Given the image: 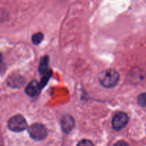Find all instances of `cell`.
Instances as JSON below:
<instances>
[{"instance_id":"obj_1","label":"cell","mask_w":146,"mask_h":146,"mask_svg":"<svg viewBox=\"0 0 146 146\" xmlns=\"http://www.w3.org/2000/svg\"><path fill=\"white\" fill-rule=\"evenodd\" d=\"M119 74L113 68H107L101 71L98 80L102 86L106 88H112L118 84L119 81Z\"/></svg>"},{"instance_id":"obj_13","label":"cell","mask_w":146,"mask_h":146,"mask_svg":"<svg viewBox=\"0 0 146 146\" xmlns=\"http://www.w3.org/2000/svg\"><path fill=\"white\" fill-rule=\"evenodd\" d=\"M113 146H129V145H128L125 141H118L116 143L114 144Z\"/></svg>"},{"instance_id":"obj_11","label":"cell","mask_w":146,"mask_h":146,"mask_svg":"<svg viewBox=\"0 0 146 146\" xmlns=\"http://www.w3.org/2000/svg\"><path fill=\"white\" fill-rule=\"evenodd\" d=\"M138 106L142 108H146V93H142L137 98Z\"/></svg>"},{"instance_id":"obj_6","label":"cell","mask_w":146,"mask_h":146,"mask_svg":"<svg viewBox=\"0 0 146 146\" xmlns=\"http://www.w3.org/2000/svg\"><path fill=\"white\" fill-rule=\"evenodd\" d=\"M41 89L42 88H41V85H40V83L38 82L36 80H33L27 86L25 89V93L29 96L34 98V97L38 96Z\"/></svg>"},{"instance_id":"obj_3","label":"cell","mask_w":146,"mask_h":146,"mask_svg":"<svg viewBox=\"0 0 146 146\" xmlns=\"http://www.w3.org/2000/svg\"><path fill=\"white\" fill-rule=\"evenodd\" d=\"M28 133L31 138L36 141H41L47 137V130L43 124L35 123L28 128Z\"/></svg>"},{"instance_id":"obj_4","label":"cell","mask_w":146,"mask_h":146,"mask_svg":"<svg viewBox=\"0 0 146 146\" xmlns=\"http://www.w3.org/2000/svg\"><path fill=\"white\" fill-rule=\"evenodd\" d=\"M129 118L128 115L124 112H119L115 114L112 119V127L115 131H121L126 126Z\"/></svg>"},{"instance_id":"obj_9","label":"cell","mask_w":146,"mask_h":146,"mask_svg":"<svg viewBox=\"0 0 146 146\" xmlns=\"http://www.w3.org/2000/svg\"><path fill=\"white\" fill-rule=\"evenodd\" d=\"M44 34H43V33H36V34H34V35L32 36V37H31V41H32V43L34 45L37 46L42 42L43 39H44Z\"/></svg>"},{"instance_id":"obj_10","label":"cell","mask_w":146,"mask_h":146,"mask_svg":"<svg viewBox=\"0 0 146 146\" xmlns=\"http://www.w3.org/2000/svg\"><path fill=\"white\" fill-rule=\"evenodd\" d=\"M51 76H52V71H51V70H50V71H48L47 74H46L45 75L43 76L41 81L39 82L41 88H44V87L46 86L47 83L48 82V81H49V79H50V78L51 77Z\"/></svg>"},{"instance_id":"obj_7","label":"cell","mask_w":146,"mask_h":146,"mask_svg":"<svg viewBox=\"0 0 146 146\" xmlns=\"http://www.w3.org/2000/svg\"><path fill=\"white\" fill-rule=\"evenodd\" d=\"M25 83V79L19 74L11 75L7 79V84L9 86L14 88H21Z\"/></svg>"},{"instance_id":"obj_8","label":"cell","mask_w":146,"mask_h":146,"mask_svg":"<svg viewBox=\"0 0 146 146\" xmlns=\"http://www.w3.org/2000/svg\"><path fill=\"white\" fill-rule=\"evenodd\" d=\"M48 62H49V58L48 56H44L40 59L39 65H38V72L42 76L45 75L50 71L48 68Z\"/></svg>"},{"instance_id":"obj_2","label":"cell","mask_w":146,"mask_h":146,"mask_svg":"<svg viewBox=\"0 0 146 146\" xmlns=\"http://www.w3.org/2000/svg\"><path fill=\"white\" fill-rule=\"evenodd\" d=\"M27 122L25 118L20 114L14 115L7 122V126L11 131L14 133H20L27 128Z\"/></svg>"},{"instance_id":"obj_12","label":"cell","mask_w":146,"mask_h":146,"mask_svg":"<svg viewBox=\"0 0 146 146\" xmlns=\"http://www.w3.org/2000/svg\"><path fill=\"white\" fill-rule=\"evenodd\" d=\"M76 146H94L92 141L88 139H84L80 141Z\"/></svg>"},{"instance_id":"obj_5","label":"cell","mask_w":146,"mask_h":146,"mask_svg":"<svg viewBox=\"0 0 146 146\" xmlns=\"http://www.w3.org/2000/svg\"><path fill=\"white\" fill-rule=\"evenodd\" d=\"M61 129L64 131V133L68 134L74 129V125H75V121L71 115H68V114L64 115L61 118Z\"/></svg>"}]
</instances>
